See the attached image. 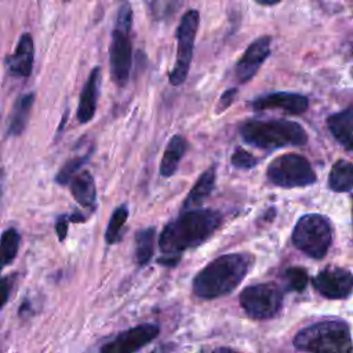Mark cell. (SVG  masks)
<instances>
[{
    "mask_svg": "<svg viewBox=\"0 0 353 353\" xmlns=\"http://www.w3.org/2000/svg\"><path fill=\"white\" fill-rule=\"evenodd\" d=\"M328 188L338 193L352 190L353 189V163L343 159L335 161L328 175Z\"/></svg>",
    "mask_w": 353,
    "mask_h": 353,
    "instance_id": "7402d4cb",
    "label": "cell"
},
{
    "mask_svg": "<svg viewBox=\"0 0 353 353\" xmlns=\"http://www.w3.org/2000/svg\"><path fill=\"white\" fill-rule=\"evenodd\" d=\"M248 252L225 254L207 263L193 279L192 290L197 298L215 299L234 291L254 265Z\"/></svg>",
    "mask_w": 353,
    "mask_h": 353,
    "instance_id": "7a4b0ae2",
    "label": "cell"
},
{
    "mask_svg": "<svg viewBox=\"0 0 353 353\" xmlns=\"http://www.w3.org/2000/svg\"><path fill=\"white\" fill-rule=\"evenodd\" d=\"M312 284L327 299H345L353 292V274L345 268L331 266L320 270Z\"/></svg>",
    "mask_w": 353,
    "mask_h": 353,
    "instance_id": "30bf717a",
    "label": "cell"
},
{
    "mask_svg": "<svg viewBox=\"0 0 353 353\" xmlns=\"http://www.w3.org/2000/svg\"><path fill=\"white\" fill-rule=\"evenodd\" d=\"M295 349L306 353H352L353 341L347 323L324 320L299 330L292 341Z\"/></svg>",
    "mask_w": 353,
    "mask_h": 353,
    "instance_id": "277c9868",
    "label": "cell"
},
{
    "mask_svg": "<svg viewBox=\"0 0 353 353\" xmlns=\"http://www.w3.org/2000/svg\"><path fill=\"white\" fill-rule=\"evenodd\" d=\"M160 332L157 324L143 323L128 328L119 335H116L112 341L106 342L99 353H135L149 342H152Z\"/></svg>",
    "mask_w": 353,
    "mask_h": 353,
    "instance_id": "8fae6325",
    "label": "cell"
},
{
    "mask_svg": "<svg viewBox=\"0 0 353 353\" xmlns=\"http://www.w3.org/2000/svg\"><path fill=\"white\" fill-rule=\"evenodd\" d=\"M237 92H239V90H237V88H234V87L228 88L226 91H223V92H222V95H221V97H219V99H218L216 106H215V113H216V114H219V113L225 112V110H226V109L233 103V101L236 99Z\"/></svg>",
    "mask_w": 353,
    "mask_h": 353,
    "instance_id": "83f0119b",
    "label": "cell"
},
{
    "mask_svg": "<svg viewBox=\"0 0 353 353\" xmlns=\"http://www.w3.org/2000/svg\"><path fill=\"white\" fill-rule=\"evenodd\" d=\"M327 127L332 137L353 153V109H345L327 117Z\"/></svg>",
    "mask_w": 353,
    "mask_h": 353,
    "instance_id": "d6986e66",
    "label": "cell"
},
{
    "mask_svg": "<svg viewBox=\"0 0 353 353\" xmlns=\"http://www.w3.org/2000/svg\"><path fill=\"white\" fill-rule=\"evenodd\" d=\"M34 43L29 33H22L15 50L6 58V66L10 73L18 77H29L33 70Z\"/></svg>",
    "mask_w": 353,
    "mask_h": 353,
    "instance_id": "9a60e30c",
    "label": "cell"
},
{
    "mask_svg": "<svg viewBox=\"0 0 353 353\" xmlns=\"http://www.w3.org/2000/svg\"><path fill=\"white\" fill-rule=\"evenodd\" d=\"M215 181H216V168L215 165H211L197 178V181L186 194L185 201L182 204V211L200 208V205L212 193L215 188Z\"/></svg>",
    "mask_w": 353,
    "mask_h": 353,
    "instance_id": "ac0fdd59",
    "label": "cell"
},
{
    "mask_svg": "<svg viewBox=\"0 0 353 353\" xmlns=\"http://www.w3.org/2000/svg\"><path fill=\"white\" fill-rule=\"evenodd\" d=\"M101 80H102V69L99 66H95L90 72V74L81 88L80 98H79L76 117H77L79 123H81V124H87L95 116Z\"/></svg>",
    "mask_w": 353,
    "mask_h": 353,
    "instance_id": "5bb4252c",
    "label": "cell"
},
{
    "mask_svg": "<svg viewBox=\"0 0 353 353\" xmlns=\"http://www.w3.org/2000/svg\"><path fill=\"white\" fill-rule=\"evenodd\" d=\"M284 280H285L288 291H298V292H301V291H303L307 287L309 276H307L305 269L292 266V268H288L284 272Z\"/></svg>",
    "mask_w": 353,
    "mask_h": 353,
    "instance_id": "484cf974",
    "label": "cell"
},
{
    "mask_svg": "<svg viewBox=\"0 0 353 353\" xmlns=\"http://www.w3.org/2000/svg\"><path fill=\"white\" fill-rule=\"evenodd\" d=\"M250 106L255 110L283 109L290 114H301L307 109L309 99L302 94L277 91L256 97L250 102Z\"/></svg>",
    "mask_w": 353,
    "mask_h": 353,
    "instance_id": "4fadbf2b",
    "label": "cell"
},
{
    "mask_svg": "<svg viewBox=\"0 0 353 353\" xmlns=\"http://www.w3.org/2000/svg\"><path fill=\"white\" fill-rule=\"evenodd\" d=\"M239 132L245 143L265 150L302 146L307 141L305 128L285 119H251L240 125Z\"/></svg>",
    "mask_w": 353,
    "mask_h": 353,
    "instance_id": "3957f363",
    "label": "cell"
},
{
    "mask_svg": "<svg viewBox=\"0 0 353 353\" xmlns=\"http://www.w3.org/2000/svg\"><path fill=\"white\" fill-rule=\"evenodd\" d=\"M21 245V234L15 228L4 230L0 236V272L11 265L18 255Z\"/></svg>",
    "mask_w": 353,
    "mask_h": 353,
    "instance_id": "603a6c76",
    "label": "cell"
},
{
    "mask_svg": "<svg viewBox=\"0 0 353 353\" xmlns=\"http://www.w3.org/2000/svg\"><path fill=\"white\" fill-rule=\"evenodd\" d=\"M266 176L273 185L281 188H303L317 181L309 160L296 153H287L272 160Z\"/></svg>",
    "mask_w": 353,
    "mask_h": 353,
    "instance_id": "ba28073f",
    "label": "cell"
},
{
    "mask_svg": "<svg viewBox=\"0 0 353 353\" xmlns=\"http://www.w3.org/2000/svg\"><path fill=\"white\" fill-rule=\"evenodd\" d=\"M291 237L299 251L313 259H321L332 244L334 232L325 216L320 214H306L295 223Z\"/></svg>",
    "mask_w": 353,
    "mask_h": 353,
    "instance_id": "8992f818",
    "label": "cell"
},
{
    "mask_svg": "<svg viewBox=\"0 0 353 353\" xmlns=\"http://www.w3.org/2000/svg\"><path fill=\"white\" fill-rule=\"evenodd\" d=\"M270 36H261L247 47L234 68L236 79L240 83H247L256 74L261 65L270 55Z\"/></svg>",
    "mask_w": 353,
    "mask_h": 353,
    "instance_id": "7c38bea8",
    "label": "cell"
},
{
    "mask_svg": "<svg viewBox=\"0 0 353 353\" xmlns=\"http://www.w3.org/2000/svg\"><path fill=\"white\" fill-rule=\"evenodd\" d=\"M69 221L70 222H84L85 216L83 214H80L79 211H74V212L69 214Z\"/></svg>",
    "mask_w": 353,
    "mask_h": 353,
    "instance_id": "4dcf8cb0",
    "label": "cell"
},
{
    "mask_svg": "<svg viewBox=\"0 0 353 353\" xmlns=\"http://www.w3.org/2000/svg\"><path fill=\"white\" fill-rule=\"evenodd\" d=\"M212 353H239V352H236V350H233V349H230V347L222 346V347H216Z\"/></svg>",
    "mask_w": 353,
    "mask_h": 353,
    "instance_id": "1f68e13d",
    "label": "cell"
},
{
    "mask_svg": "<svg viewBox=\"0 0 353 353\" xmlns=\"http://www.w3.org/2000/svg\"><path fill=\"white\" fill-rule=\"evenodd\" d=\"M284 292L276 283H259L245 287L239 296L243 310L254 320L274 317L283 306Z\"/></svg>",
    "mask_w": 353,
    "mask_h": 353,
    "instance_id": "9c48e42d",
    "label": "cell"
},
{
    "mask_svg": "<svg viewBox=\"0 0 353 353\" xmlns=\"http://www.w3.org/2000/svg\"><path fill=\"white\" fill-rule=\"evenodd\" d=\"M128 215H130V212H128V207L125 204L116 207L114 211L112 212L108 226H106V230H105V241L109 245H113L120 240L124 225L128 219Z\"/></svg>",
    "mask_w": 353,
    "mask_h": 353,
    "instance_id": "cb8c5ba5",
    "label": "cell"
},
{
    "mask_svg": "<svg viewBox=\"0 0 353 353\" xmlns=\"http://www.w3.org/2000/svg\"><path fill=\"white\" fill-rule=\"evenodd\" d=\"M69 185V190L74 200L88 211L97 210V188L94 176L90 171L83 170L74 175Z\"/></svg>",
    "mask_w": 353,
    "mask_h": 353,
    "instance_id": "2e32d148",
    "label": "cell"
},
{
    "mask_svg": "<svg viewBox=\"0 0 353 353\" xmlns=\"http://www.w3.org/2000/svg\"><path fill=\"white\" fill-rule=\"evenodd\" d=\"M132 10L130 3H123L119 7L116 22L112 30L109 44V70L112 81L123 87L130 79L132 66Z\"/></svg>",
    "mask_w": 353,
    "mask_h": 353,
    "instance_id": "5b68a950",
    "label": "cell"
},
{
    "mask_svg": "<svg viewBox=\"0 0 353 353\" xmlns=\"http://www.w3.org/2000/svg\"><path fill=\"white\" fill-rule=\"evenodd\" d=\"M33 102H34V92H25L17 98L10 114L7 135L10 137L22 135V132L28 125Z\"/></svg>",
    "mask_w": 353,
    "mask_h": 353,
    "instance_id": "ffe728a7",
    "label": "cell"
},
{
    "mask_svg": "<svg viewBox=\"0 0 353 353\" xmlns=\"http://www.w3.org/2000/svg\"><path fill=\"white\" fill-rule=\"evenodd\" d=\"M69 214H62L57 218V222H55V232H57V237L58 240L62 243L66 236H68V229H69Z\"/></svg>",
    "mask_w": 353,
    "mask_h": 353,
    "instance_id": "f1b7e54d",
    "label": "cell"
},
{
    "mask_svg": "<svg viewBox=\"0 0 353 353\" xmlns=\"http://www.w3.org/2000/svg\"><path fill=\"white\" fill-rule=\"evenodd\" d=\"M258 161H259V159H256L254 154H251L250 152H247L243 148H236L230 157V163L236 168H240V170L254 168L258 164Z\"/></svg>",
    "mask_w": 353,
    "mask_h": 353,
    "instance_id": "4316f807",
    "label": "cell"
},
{
    "mask_svg": "<svg viewBox=\"0 0 353 353\" xmlns=\"http://www.w3.org/2000/svg\"><path fill=\"white\" fill-rule=\"evenodd\" d=\"M188 149L189 142L183 135L175 134L170 138L159 167V172L163 178H170L176 172L179 161L183 159Z\"/></svg>",
    "mask_w": 353,
    "mask_h": 353,
    "instance_id": "e0dca14e",
    "label": "cell"
},
{
    "mask_svg": "<svg viewBox=\"0 0 353 353\" xmlns=\"http://www.w3.org/2000/svg\"><path fill=\"white\" fill-rule=\"evenodd\" d=\"M11 287H12V277L11 276L0 279V309L8 301V296H10V292H11Z\"/></svg>",
    "mask_w": 353,
    "mask_h": 353,
    "instance_id": "f546056e",
    "label": "cell"
},
{
    "mask_svg": "<svg viewBox=\"0 0 353 353\" xmlns=\"http://www.w3.org/2000/svg\"><path fill=\"white\" fill-rule=\"evenodd\" d=\"M199 23H200V12L196 8H190L182 15L179 25L176 28V32H175L176 57H175L174 66L168 74V81L174 87L183 84L189 74Z\"/></svg>",
    "mask_w": 353,
    "mask_h": 353,
    "instance_id": "52a82bcc",
    "label": "cell"
},
{
    "mask_svg": "<svg viewBox=\"0 0 353 353\" xmlns=\"http://www.w3.org/2000/svg\"><path fill=\"white\" fill-rule=\"evenodd\" d=\"M223 215L212 208L185 210L171 219L159 236L161 258L157 262L163 266H175L181 254L205 243L222 225Z\"/></svg>",
    "mask_w": 353,
    "mask_h": 353,
    "instance_id": "6da1fadb",
    "label": "cell"
},
{
    "mask_svg": "<svg viewBox=\"0 0 353 353\" xmlns=\"http://www.w3.org/2000/svg\"><path fill=\"white\" fill-rule=\"evenodd\" d=\"M90 159V152L83 154V156H76V157H72L69 159L62 167L61 170L57 172L54 181L58 183V185H68L70 182V179L77 175L81 170V167L88 161Z\"/></svg>",
    "mask_w": 353,
    "mask_h": 353,
    "instance_id": "d4e9b609",
    "label": "cell"
},
{
    "mask_svg": "<svg viewBox=\"0 0 353 353\" xmlns=\"http://www.w3.org/2000/svg\"><path fill=\"white\" fill-rule=\"evenodd\" d=\"M135 245H134V259L135 263L139 268L146 266L154 254V245H156V228L149 226L145 229H141L135 233L134 237Z\"/></svg>",
    "mask_w": 353,
    "mask_h": 353,
    "instance_id": "44dd1931",
    "label": "cell"
}]
</instances>
